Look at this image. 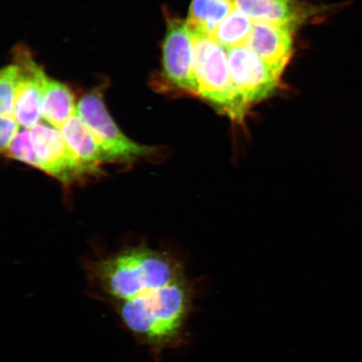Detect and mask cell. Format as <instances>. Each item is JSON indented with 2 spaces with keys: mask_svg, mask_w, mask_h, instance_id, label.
Instances as JSON below:
<instances>
[{
  "mask_svg": "<svg viewBox=\"0 0 362 362\" xmlns=\"http://www.w3.org/2000/svg\"><path fill=\"white\" fill-rule=\"evenodd\" d=\"M21 124L15 115L1 116L0 119V151L6 155L13 140L20 133Z\"/></svg>",
  "mask_w": 362,
  "mask_h": 362,
  "instance_id": "e0dca14e",
  "label": "cell"
},
{
  "mask_svg": "<svg viewBox=\"0 0 362 362\" xmlns=\"http://www.w3.org/2000/svg\"><path fill=\"white\" fill-rule=\"evenodd\" d=\"M60 130L72 155L90 174H94L99 165L106 162L96 139L78 115L68 120Z\"/></svg>",
  "mask_w": 362,
  "mask_h": 362,
  "instance_id": "8fae6325",
  "label": "cell"
},
{
  "mask_svg": "<svg viewBox=\"0 0 362 362\" xmlns=\"http://www.w3.org/2000/svg\"><path fill=\"white\" fill-rule=\"evenodd\" d=\"M75 98L66 85L55 80H45L42 101V119L49 125L61 129L76 115Z\"/></svg>",
  "mask_w": 362,
  "mask_h": 362,
  "instance_id": "7c38bea8",
  "label": "cell"
},
{
  "mask_svg": "<svg viewBox=\"0 0 362 362\" xmlns=\"http://www.w3.org/2000/svg\"><path fill=\"white\" fill-rule=\"evenodd\" d=\"M230 76L240 97L250 110L269 98L281 86L282 75L275 71L246 45L228 49Z\"/></svg>",
  "mask_w": 362,
  "mask_h": 362,
  "instance_id": "5b68a950",
  "label": "cell"
},
{
  "mask_svg": "<svg viewBox=\"0 0 362 362\" xmlns=\"http://www.w3.org/2000/svg\"><path fill=\"white\" fill-rule=\"evenodd\" d=\"M252 21L235 8L216 27L211 37L226 51L246 45L251 33Z\"/></svg>",
  "mask_w": 362,
  "mask_h": 362,
  "instance_id": "5bb4252c",
  "label": "cell"
},
{
  "mask_svg": "<svg viewBox=\"0 0 362 362\" xmlns=\"http://www.w3.org/2000/svg\"><path fill=\"white\" fill-rule=\"evenodd\" d=\"M236 0H192L187 25L193 34L211 36L216 28L236 8Z\"/></svg>",
  "mask_w": 362,
  "mask_h": 362,
  "instance_id": "4fadbf2b",
  "label": "cell"
},
{
  "mask_svg": "<svg viewBox=\"0 0 362 362\" xmlns=\"http://www.w3.org/2000/svg\"><path fill=\"white\" fill-rule=\"evenodd\" d=\"M21 68L17 64L4 67L0 72V115H13L21 81Z\"/></svg>",
  "mask_w": 362,
  "mask_h": 362,
  "instance_id": "9a60e30c",
  "label": "cell"
},
{
  "mask_svg": "<svg viewBox=\"0 0 362 362\" xmlns=\"http://www.w3.org/2000/svg\"><path fill=\"white\" fill-rule=\"evenodd\" d=\"M87 294L103 304L123 301L188 278L182 262L146 247L124 249L87 264Z\"/></svg>",
  "mask_w": 362,
  "mask_h": 362,
  "instance_id": "7a4b0ae2",
  "label": "cell"
},
{
  "mask_svg": "<svg viewBox=\"0 0 362 362\" xmlns=\"http://www.w3.org/2000/svg\"><path fill=\"white\" fill-rule=\"evenodd\" d=\"M294 30L287 27L252 21L246 45L262 61L283 75L293 53Z\"/></svg>",
  "mask_w": 362,
  "mask_h": 362,
  "instance_id": "30bf717a",
  "label": "cell"
},
{
  "mask_svg": "<svg viewBox=\"0 0 362 362\" xmlns=\"http://www.w3.org/2000/svg\"><path fill=\"white\" fill-rule=\"evenodd\" d=\"M162 76L167 85L196 96L193 35L187 21L170 17L162 44Z\"/></svg>",
  "mask_w": 362,
  "mask_h": 362,
  "instance_id": "8992f818",
  "label": "cell"
},
{
  "mask_svg": "<svg viewBox=\"0 0 362 362\" xmlns=\"http://www.w3.org/2000/svg\"><path fill=\"white\" fill-rule=\"evenodd\" d=\"M196 298V283L187 278L130 300L105 305L121 327L147 348L153 360L161 362L166 351L187 345L188 324Z\"/></svg>",
  "mask_w": 362,
  "mask_h": 362,
  "instance_id": "6da1fadb",
  "label": "cell"
},
{
  "mask_svg": "<svg viewBox=\"0 0 362 362\" xmlns=\"http://www.w3.org/2000/svg\"><path fill=\"white\" fill-rule=\"evenodd\" d=\"M236 8L252 21L287 27L294 31L322 8L298 0H236Z\"/></svg>",
  "mask_w": 362,
  "mask_h": 362,
  "instance_id": "9c48e42d",
  "label": "cell"
},
{
  "mask_svg": "<svg viewBox=\"0 0 362 362\" xmlns=\"http://www.w3.org/2000/svg\"><path fill=\"white\" fill-rule=\"evenodd\" d=\"M8 157L13 158L30 166L33 168L42 170V164L33 146V140H31L30 129H23L17 134L15 139L11 144L6 153Z\"/></svg>",
  "mask_w": 362,
  "mask_h": 362,
  "instance_id": "2e32d148",
  "label": "cell"
},
{
  "mask_svg": "<svg viewBox=\"0 0 362 362\" xmlns=\"http://www.w3.org/2000/svg\"><path fill=\"white\" fill-rule=\"evenodd\" d=\"M16 57L21 75L13 115L23 128L31 129L42 119L43 87L48 76L25 49H19Z\"/></svg>",
  "mask_w": 362,
  "mask_h": 362,
  "instance_id": "ba28073f",
  "label": "cell"
},
{
  "mask_svg": "<svg viewBox=\"0 0 362 362\" xmlns=\"http://www.w3.org/2000/svg\"><path fill=\"white\" fill-rule=\"evenodd\" d=\"M76 105V115L96 139L106 162H134L153 153L151 147L136 143L122 132L112 119L98 90L86 94Z\"/></svg>",
  "mask_w": 362,
  "mask_h": 362,
  "instance_id": "277c9868",
  "label": "cell"
},
{
  "mask_svg": "<svg viewBox=\"0 0 362 362\" xmlns=\"http://www.w3.org/2000/svg\"><path fill=\"white\" fill-rule=\"evenodd\" d=\"M192 35L196 96L235 123L242 124L249 110L230 76L228 51L211 36Z\"/></svg>",
  "mask_w": 362,
  "mask_h": 362,
  "instance_id": "3957f363",
  "label": "cell"
},
{
  "mask_svg": "<svg viewBox=\"0 0 362 362\" xmlns=\"http://www.w3.org/2000/svg\"><path fill=\"white\" fill-rule=\"evenodd\" d=\"M30 131L36 155L42 164L40 170L65 184L90 175L68 148L60 129L38 124Z\"/></svg>",
  "mask_w": 362,
  "mask_h": 362,
  "instance_id": "52a82bcc",
  "label": "cell"
}]
</instances>
